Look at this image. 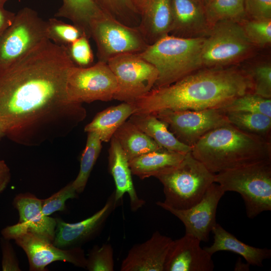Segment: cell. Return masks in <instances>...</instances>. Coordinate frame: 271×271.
Here are the masks:
<instances>
[{"label": "cell", "instance_id": "4", "mask_svg": "<svg viewBox=\"0 0 271 271\" xmlns=\"http://www.w3.org/2000/svg\"><path fill=\"white\" fill-rule=\"evenodd\" d=\"M204 39L167 34L138 53L158 72L154 88L169 85L202 68L201 54Z\"/></svg>", "mask_w": 271, "mask_h": 271}, {"label": "cell", "instance_id": "22", "mask_svg": "<svg viewBox=\"0 0 271 271\" xmlns=\"http://www.w3.org/2000/svg\"><path fill=\"white\" fill-rule=\"evenodd\" d=\"M211 232L213 242L204 248L212 255L219 251H228L242 256L250 265L262 266L265 259L271 256V250L258 248L245 244L216 223Z\"/></svg>", "mask_w": 271, "mask_h": 271}, {"label": "cell", "instance_id": "14", "mask_svg": "<svg viewBox=\"0 0 271 271\" xmlns=\"http://www.w3.org/2000/svg\"><path fill=\"white\" fill-rule=\"evenodd\" d=\"M225 192L217 183H213L197 204L186 209H177L163 202L156 204L177 217L184 224L185 234L193 235L201 241L207 242L216 224L218 204Z\"/></svg>", "mask_w": 271, "mask_h": 271}, {"label": "cell", "instance_id": "17", "mask_svg": "<svg viewBox=\"0 0 271 271\" xmlns=\"http://www.w3.org/2000/svg\"><path fill=\"white\" fill-rule=\"evenodd\" d=\"M173 240L158 231L146 241L134 245L122 260L121 271H164Z\"/></svg>", "mask_w": 271, "mask_h": 271}, {"label": "cell", "instance_id": "42", "mask_svg": "<svg viewBox=\"0 0 271 271\" xmlns=\"http://www.w3.org/2000/svg\"><path fill=\"white\" fill-rule=\"evenodd\" d=\"M11 173L9 168L3 160H0V193L7 187L10 181Z\"/></svg>", "mask_w": 271, "mask_h": 271}, {"label": "cell", "instance_id": "41", "mask_svg": "<svg viewBox=\"0 0 271 271\" xmlns=\"http://www.w3.org/2000/svg\"><path fill=\"white\" fill-rule=\"evenodd\" d=\"M16 14L0 8V37L14 21Z\"/></svg>", "mask_w": 271, "mask_h": 271}, {"label": "cell", "instance_id": "12", "mask_svg": "<svg viewBox=\"0 0 271 271\" xmlns=\"http://www.w3.org/2000/svg\"><path fill=\"white\" fill-rule=\"evenodd\" d=\"M2 234L7 239H14L25 251L28 256L30 270H46L47 265L57 261L68 262L78 267L85 268L86 258L80 247L60 248L35 233L16 229L12 226L3 229Z\"/></svg>", "mask_w": 271, "mask_h": 271}, {"label": "cell", "instance_id": "6", "mask_svg": "<svg viewBox=\"0 0 271 271\" xmlns=\"http://www.w3.org/2000/svg\"><path fill=\"white\" fill-rule=\"evenodd\" d=\"M215 183L240 194L249 218L271 210V160L216 173Z\"/></svg>", "mask_w": 271, "mask_h": 271}, {"label": "cell", "instance_id": "30", "mask_svg": "<svg viewBox=\"0 0 271 271\" xmlns=\"http://www.w3.org/2000/svg\"><path fill=\"white\" fill-rule=\"evenodd\" d=\"M98 135L94 132H88L86 146L80 160L79 173L72 184L77 194L84 191L88 178L100 154L102 145Z\"/></svg>", "mask_w": 271, "mask_h": 271}, {"label": "cell", "instance_id": "23", "mask_svg": "<svg viewBox=\"0 0 271 271\" xmlns=\"http://www.w3.org/2000/svg\"><path fill=\"white\" fill-rule=\"evenodd\" d=\"M128 120L153 140L161 148L187 153L191 147L180 142L169 130L166 122L151 113H133Z\"/></svg>", "mask_w": 271, "mask_h": 271}, {"label": "cell", "instance_id": "39", "mask_svg": "<svg viewBox=\"0 0 271 271\" xmlns=\"http://www.w3.org/2000/svg\"><path fill=\"white\" fill-rule=\"evenodd\" d=\"M244 8L251 19H271V0H244Z\"/></svg>", "mask_w": 271, "mask_h": 271}, {"label": "cell", "instance_id": "29", "mask_svg": "<svg viewBox=\"0 0 271 271\" xmlns=\"http://www.w3.org/2000/svg\"><path fill=\"white\" fill-rule=\"evenodd\" d=\"M204 8L210 27L217 22L225 20L240 23L246 15L244 0H211Z\"/></svg>", "mask_w": 271, "mask_h": 271}, {"label": "cell", "instance_id": "21", "mask_svg": "<svg viewBox=\"0 0 271 271\" xmlns=\"http://www.w3.org/2000/svg\"><path fill=\"white\" fill-rule=\"evenodd\" d=\"M141 15L138 28L149 45L169 34L173 22L171 0H149Z\"/></svg>", "mask_w": 271, "mask_h": 271}, {"label": "cell", "instance_id": "2", "mask_svg": "<svg viewBox=\"0 0 271 271\" xmlns=\"http://www.w3.org/2000/svg\"><path fill=\"white\" fill-rule=\"evenodd\" d=\"M249 92H253V86L246 70L236 67L203 68L169 85L153 88L133 102L134 113L220 109Z\"/></svg>", "mask_w": 271, "mask_h": 271}, {"label": "cell", "instance_id": "32", "mask_svg": "<svg viewBox=\"0 0 271 271\" xmlns=\"http://www.w3.org/2000/svg\"><path fill=\"white\" fill-rule=\"evenodd\" d=\"M83 35L82 31L73 24L65 23L55 17L47 21V38L58 45L67 47Z\"/></svg>", "mask_w": 271, "mask_h": 271}, {"label": "cell", "instance_id": "43", "mask_svg": "<svg viewBox=\"0 0 271 271\" xmlns=\"http://www.w3.org/2000/svg\"><path fill=\"white\" fill-rule=\"evenodd\" d=\"M149 0H132L133 5L138 8L139 12L141 13L144 7Z\"/></svg>", "mask_w": 271, "mask_h": 271}, {"label": "cell", "instance_id": "10", "mask_svg": "<svg viewBox=\"0 0 271 271\" xmlns=\"http://www.w3.org/2000/svg\"><path fill=\"white\" fill-rule=\"evenodd\" d=\"M90 38L97 47L98 61L106 63L123 53H140L149 45L138 28L127 26L105 13L94 21Z\"/></svg>", "mask_w": 271, "mask_h": 271}, {"label": "cell", "instance_id": "5", "mask_svg": "<svg viewBox=\"0 0 271 271\" xmlns=\"http://www.w3.org/2000/svg\"><path fill=\"white\" fill-rule=\"evenodd\" d=\"M211 172L191 152L187 153L177 166L157 175L163 186L165 204L177 209H186L197 204L215 183Z\"/></svg>", "mask_w": 271, "mask_h": 271}, {"label": "cell", "instance_id": "31", "mask_svg": "<svg viewBox=\"0 0 271 271\" xmlns=\"http://www.w3.org/2000/svg\"><path fill=\"white\" fill-rule=\"evenodd\" d=\"M220 109L225 113L251 112L262 113L271 117V98L249 92L235 98Z\"/></svg>", "mask_w": 271, "mask_h": 271}, {"label": "cell", "instance_id": "16", "mask_svg": "<svg viewBox=\"0 0 271 271\" xmlns=\"http://www.w3.org/2000/svg\"><path fill=\"white\" fill-rule=\"evenodd\" d=\"M201 241L185 234L173 240L169 249L164 271H212V255L200 245Z\"/></svg>", "mask_w": 271, "mask_h": 271}, {"label": "cell", "instance_id": "18", "mask_svg": "<svg viewBox=\"0 0 271 271\" xmlns=\"http://www.w3.org/2000/svg\"><path fill=\"white\" fill-rule=\"evenodd\" d=\"M42 200L30 193H20L13 201L19 212V221L11 225L18 230L35 233L53 242L56 228V218L44 215L42 209Z\"/></svg>", "mask_w": 271, "mask_h": 271}, {"label": "cell", "instance_id": "25", "mask_svg": "<svg viewBox=\"0 0 271 271\" xmlns=\"http://www.w3.org/2000/svg\"><path fill=\"white\" fill-rule=\"evenodd\" d=\"M134 112L133 103L123 102L98 112L84 128L85 132H94L102 142L110 141L119 126Z\"/></svg>", "mask_w": 271, "mask_h": 271}, {"label": "cell", "instance_id": "11", "mask_svg": "<svg viewBox=\"0 0 271 271\" xmlns=\"http://www.w3.org/2000/svg\"><path fill=\"white\" fill-rule=\"evenodd\" d=\"M116 89V78L106 63L98 61L85 67L74 64L68 70L66 91L71 102L110 101Z\"/></svg>", "mask_w": 271, "mask_h": 271}, {"label": "cell", "instance_id": "26", "mask_svg": "<svg viewBox=\"0 0 271 271\" xmlns=\"http://www.w3.org/2000/svg\"><path fill=\"white\" fill-rule=\"evenodd\" d=\"M62 3L54 17L69 20L90 38L91 24L104 13L93 0H62Z\"/></svg>", "mask_w": 271, "mask_h": 271}, {"label": "cell", "instance_id": "8", "mask_svg": "<svg viewBox=\"0 0 271 271\" xmlns=\"http://www.w3.org/2000/svg\"><path fill=\"white\" fill-rule=\"evenodd\" d=\"M47 39V21L31 8L21 9L0 37V69L16 61Z\"/></svg>", "mask_w": 271, "mask_h": 271}, {"label": "cell", "instance_id": "7", "mask_svg": "<svg viewBox=\"0 0 271 271\" xmlns=\"http://www.w3.org/2000/svg\"><path fill=\"white\" fill-rule=\"evenodd\" d=\"M252 46L239 22H217L205 36L201 54L202 68L232 64L249 54Z\"/></svg>", "mask_w": 271, "mask_h": 271}, {"label": "cell", "instance_id": "36", "mask_svg": "<svg viewBox=\"0 0 271 271\" xmlns=\"http://www.w3.org/2000/svg\"><path fill=\"white\" fill-rule=\"evenodd\" d=\"M93 1L104 13L127 26L132 27L126 13L137 11L132 0Z\"/></svg>", "mask_w": 271, "mask_h": 271}, {"label": "cell", "instance_id": "13", "mask_svg": "<svg viewBox=\"0 0 271 271\" xmlns=\"http://www.w3.org/2000/svg\"><path fill=\"white\" fill-rule=\"evenodd\" d=\"M151 114L166 122L174 136L191 148L209 131L229 123L220 109L165 110Z\"/></svg>", "mask_w": 271, "mask_h": 271}, {"label": "cell", "instance_id": "35", "mask_svg": "<svg viewBox=\"0 0 271 271\" xmlns=\"http://www.w3.org/2000/svg\"><path fill=\"white\" fill-rule=\"evenodd\" d=\"M246 71L252 82L253 93L263 97L271 98L270 64H259Z\"/></svg>", "mask_w": 271, "mask_h": 271}, {"label": "cell", "instance_id": "40", "mask_svg": "<svg viewBox=\"0 0 271 271\" xmlns=\"http://www.w3.org/2000/svg\"><path fill=\"white\" fill-rule=\"evenodd\" d=\"M2 250V267L4 271H20L19 261L14 249L9 239L3 238L1 240Z\"/></svg>", "mask_w": 271, "mask_h": 271}, {"label": "cell", "instance_id": "45", "mask_svg": "<svg viewBox=\"0 0 271 271\" xmlns=\"http://www.w3.org/2000/svg\"><path fill=\"white\" fill-rule=\"evenodd\" d=\"M202 4L203 7L209 3L211 0H200Z\"/></svg>", "mask_w": 271, "mask_h": 271}, {"label": "cell", "instance_id": "15", "mask_svg": "<svg viewBox=\"0 0 271 271\" xmlns=\"http://www.w3.org/2000/svg\"><path fill=\"white\" fill-rule=\"evenodd\" d=\"M119 203L115 201L113 192L101 209L82 221L69 223L56 218L53 244L60 248L80 247L98 234Z\"/></svg>", "mask_w": 271, "mask_h": 271}, {"label": "cell", "instance_id": "46", "mask_svg": "<svg viewBox=\"0 0 271 271\" xmlns=\"http://www.w3.org/2000/svg\"><path fill=\"white\" fill-rule=\"evenodd\" d=\"M4 136H5V133H4V130L1 125H0V138Z\"/></svg>", "mask_w": 271, "mask_h": 271}, {"label": "cell", "instance_id": "24", "mask_svg": "<svg viewBox=\"0 0 271 271\" xmlns=\"http://www.w3.org/2000/svg\"><path fill=\"white\" fill-rule=\"evenodd\" d=\"M186 154L163 149L131 159L129 165L132 174L141 179L155 177L165 170L178 165Z\"/></svg>", "mask_w": 271, "mask_h": 271}, {"label": "cell", "instance_id": "44", "mask_svg": "<svg viewBox=\"0 0 271 271\" xmlns=\"http://www.w3.org/2000/svg\"><path fill=\"white\" fill-rule=\"evenodd\" d=\"M9 0H0V8H4V6L6 3Z\"/></svg>", "mask_w": 271, "mask_h": 271}, {"label": "cell", "instance_id": "1", "mask_svg": "<svg viewBox=\"0 0 271 271\" xmlns=\"http://www.w3.org/2000/svg\"><path fill=\"white\" fill-rule=\"evenodd\" d=\"M74 64L67 48L47 39L0 69V125L5 136L26 146L67 134L86 116L66 91Z\"/></svg>", "mask_w": 271, "mask_h": 271}, {"label": "cell", "instance_id": "34", "mask_svg": "<svg viewBox=\"0 0 271 271\" xmlns=\"http://www.w3.org/2000/svg\"><path fill=\"white\" fill-rule=\"evenodd\" d=\"M85 268L90 271H113V250L110 244L95 246L86 258Z\"/></svg>", "mask_w": 271, "mask_h": 271}, {"label": "cell", "instance_id": "28", "mask_svg": "<svg viewBox=\"0 0 271 271\" xmlns=\"http://www.w3.org/2000/svg\"><path fill=\"white\" fill-rule=\"evenodd\" d=\"M230 123L239 129L271 141V117L258 112L225 113Z\"/></svg>", "mask_w": 271, "mask_h": 271}, {"label": "cell", "instance_id": "37", "mask_svg": "<svg viewBox=\"0 0 271 271\" xmlns=\"http://www.w3.org/2000/svg\"><path fill=\"white\" fill-rule=\"evenodd\" d=\"M77 196V193L71 182L50 197L42 200V212L44 215L49 216L56 211H63L66 201Z\"/></svg>", "mask_w": 271, "mask_h": 271}, {"label": "cell", "instance_id": "20", "mask_svg": "<svg viewBox=\"0 0 271 271\" xmlns=\"http://www.w3.org/2000/svg\"><path fill=\"white\" fill-rule=\"evenodd\" d=\"M108 150V170L115 186L114 191L115 201L119 202L123 196L128 194L130 208L136 211L145 204L140 198L134 188L129 160L118 141L113 137L110 140Z\"/></svg>", "mask_w": 271, "mask_h": 271}, {"label": "cell", "instance_id": "19", "mask_svg": "<svg viewBox=\"0 0 271 271\" xmlns=\"http://www.w3.org/2000/svg\"><path fill=\"white\" fill-rule=\"evenodd\" d=\"M173 22L169 34L182 38L206 36L210 28L200 0H171Z\"/></svg>", "mask_w": 271, "mask_h": 271}, {"label": "cell", "instance_id": "9", "mask_svg": "<svg viewBox=\"0 0 271 271\" xmlns=\"http://www.w3.org/2000/svg\"><path fill=\"white\" fill-rule=\"evenodd\" d=\"M117 82L113 99L133 103L150 92L158 77L157 69L138 53H123L106 62Z\"/></svg>", "mask_w": 271, "mask_h": 271}, {"label": "cell", "instance_id": "38", "mask_svg": "<svg viewBox=\"0 0 271 271\" xmlns=\"http://www.w3.org/2000/svg\"><path fill=\"white\" fill-rule=\"evenodd\" d=\"M88 39L83 35L66 47L71 59L78 66L88 67L93 61Z\"/></svg>", "mask_w": 271, "mask_h": 271}, {"label": "cell", "instance_id": "33", "mask_svg": "<svg viewBox=\"0 0 271 271\" xmlns=\"http://www.w3.org/2000/svg\"><path fill=\"white\" fill-rule=\"evenodd\" d=\"M252 45L263 47L271 43V19H251L242 25Z\"/></svg>", "mask_w": 271, "mask_h": 271}, {"label": "cell", "instance_id": "27", "mask_svg": "<svg viewBox=\"0 0 271 271\" xmlns=\"http://www.w3.org/2000/svg\"><path fill=\"white\" fill-rule=\"evenodd\" d=\"M113 137L119 143L128 160L163 149L129 120L123 122Z\"/></svg>", "mask_w": 271, "mask_h": 271}, {"label": "cell", "instance_id": "3", "mask_svg": "<svg viewBox=\"0 0 271 271\" xmlns=\"http://www.w3.org/2000/svg\"><path fill=\"white\" fill-rule=\"evenodd\" d=\"M191 152L216 174L271 160V141L229 123L208 132L192 147Z\"/></svg>", "mask_w": 271, "mask_h": 271}]
</instances>
